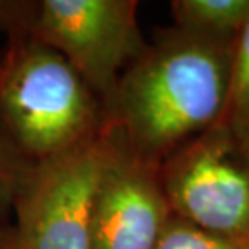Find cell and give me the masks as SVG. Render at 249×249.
Here are the masks:
<instances>
[{
	"label": "cell",
	"instance_id": "1",
	"mask_svg": "<svg viewBox=\"0 0 249 249\" xmlns=\"http://www.w3.org/2000/svg\"><path fill=\"white\" fill-rule=\"evenodd\" d=\"M236 39L173 26L124 70L104 118L133 152L162 165L225 117Z\"/></svg>",
	"mask_w": 249,
	"mask_h": 249
},
{
	"label": "cell",
	"instance_id": "2",
	"mask_svg": "<svg viewBox=\"0 0 249 249\" xmlns=\"http://www.w3.org/2000/svg\"><path fill=\"white\" fill-rule=\"evenodd\" d=\"M104 108L52 47L17 34L0 63V128L19 156H57L102 128Z\"/></svg>",
	"mask_w": 249,
	"mask_h": 249
},
{
	"label": "cell",
	"instance_id": "3",
	"mask_svg": "<svg viewBox=\"0 0 249 249\" xmlns=\"http://www.w3.org/2000/svg\"><path fill=\"white\" fill-rule=\"evenodd\" d=\"M107 151V126L26 167L13 199L23 249H91L92 207Z\"/></svg>",
	"mask_w": 249,
	"mask_h": 249
},
{
	"label": "cell",
	"instance_id": "4",
	"mask_svg": "<svg viewBox=\"0 0 249 249\" xmlns=\"http://www.w3.org/2000/svg\"><path fill=\"white\" fill-rule=\"evenodd\" d=\"M173 215L231 240H249V157L220 122L160 165Z\"/></svg>",
	"mask_w": 249,
	"mask_h": 249
},
{
	"label": "cell",
	"instance_id": "5",
	"mask_svg": "<svg viewBox=\"0 0 249 249\" xmlns=\"http://www.w3.org/2000/svg\"><path fill=\"white\" fill-rule=\"evenodd\" d=\"M134 0H44L28 34L57 51L104 102L146 51Z\"/></svg>",
	"mask_w": 249,
	"mask_h": 249
},
{
	"label": "cell",
	"instance_id": "6",
	"mask_svg": "<svg viewBox=\"0 0 249 249\" xmlns=\"http://www.w3.org/2000/svg\"><path fill=\"white\" fill-rule=\"evenodd\" d=\"M107 151L92 207L91 249H154L172 211L160 165L133 152L106 122Z\"/></svg>",
	"mask_w": 249,
	"mask_h": 249
},
{
	"label": "cell",
	"instance_id": "7",
	"mask_svg": "<svg viewBox=\"0 0 249 249\" xmlns=\"http://www.w3.org/2000/svg\"><path fill=\"white\" fill-rule=\"evenodd\" d=\"M175 26L217 39H238L249 19V0H175Z\"/></svg>",
	"mask_w": 249,
	"mask_h": 249
},
{
	"label": "cell",
	"instance_id": "8",
	"mask_svg": "<svg viewBox=\"0 0 249 249\" xmlns=\"http://www.w3.org/2000/svg\"><path fill=\"white\" fill-rule=\"evenodd\" d=\"M222 122L249 157V19L236 39L230 96Z\"/></svg>",
	"mask_w": 249,
	"mask_h": 249
},
{
	"label": "cell",
	"instance_id": "9",
	"mask_svg": "<svg viewBox=\"0 0 249 249\" xmlns=\"http://www.w3.org/2000/svg\"><path fill=\"white\" fill-rule=\"evenodd\" d=\"M154 249H249V240L213 235L172 213Z\"/></svg>",
	"mask_w": 249,
	"mask_h": 249
},
{
	"label": "cell",
	"instance_id": "10",
	"mask_svg": "<svg viewBox=\"0 0 249 249\" xmlns=\"http://www.w3.org/2000/svg\"><path fill=\"white\" fill-rule=\"evenodd\" d=\"M26 167L0 128V213L10 202H13Z\"/></svg>",
	"mask_w": 249,
	"mask_h": 249
},
{
	"label": "cell",
	"instance_id": "11",
	"mask_svg": "<svg viewBox=\"0 0 249 249\" xmlns=\"http://www.w3.org/2000/svg\"><path fill=\"white\" fill-rule=\"evenodd\" d=\"M36 2H10L0 0V29L10 31L13 36L29 33L37 12Z\"/></svg>",
	"mask_w": 249,
	"mask_h": 249
},
{
	"label": "cell",
	"instance_id": "12",
	"mask_svg": "<svg viewBox=\"0 0 249 249\" xmlns=\"http://www.w3.org/2000/svg\"><path fill=\"white\" fill-rule=\"evenodd\" d=\"M0 249H23L21 245L18 241V236L15 230L12 231H5L2 236H0Z\"/></svg>",
	"mask_w": 249,
	"mask_h": 249
}]
</instances>
